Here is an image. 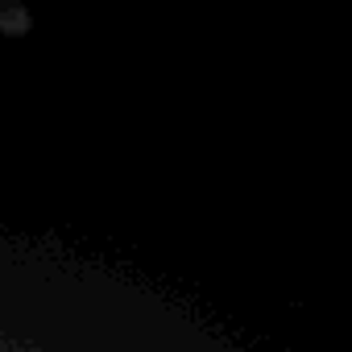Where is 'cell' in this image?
Returning <instances> with one entry per match:
<instances>
[]
</instances>
